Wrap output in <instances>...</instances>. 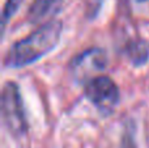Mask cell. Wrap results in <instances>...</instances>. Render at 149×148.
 I'll use <instances>...</instances> for the list:
<instances>
[{
	"mask_svg": "<svg viewBox=\"0 0 149 148\" xmlns=\"http://www.w3.org/2000/svg\"><path fill=\"white\" fill-rule=\"evenodd\" d=\"M62 30L63 25L60 21H47L8 50L4 57V66L8 68H20L37 62L56 47Z\"/></svg>",
	"mask_w": 149,
	"mask_h": 148,
	"instance_id": "1",
	"label": "cell"
},
{
	"mask_svg": "<svg viewBox=\"0 0 149 148\" xmlns=\"http://www.w3.org/2000/svg\"><path fill=\"white\" fill-rule=\"evenodd\" d=\"M1 117L5 127L12 135L22 136L28 131L24 102L18 85L7 81L1 91Z\"/></svg>",
	"mask_w": 149,
	"mask_h": 148,
	"instance_id": "2",
	"label": "cell"
},
{
	"mask_svg": "<svg viewBox=\"0 0 149 148\" xmlns=\"http://www.w3.org/2000/svg\"><path fill=\"white\" fill-rule=\"evenodd\" d=\"M85 96L101 112L110 113L119 102V88L111 77L100 75L88 80L85 84Z\"/></svg>",
	"mask_w": 149,
	"mask_h": 148,
	"instance_id": "3",
	"label": "cell"
},
{
	"mask_svg": "<svg viewBox=\"0 0 149 148\" xmlns=\"http://www.w3.org/2000/svg\"><path fill=\"white\" fill-rule=\"evenodd\" d=\"M107 59L106 52L102 49L92 47L86 51L77 55L71 62V70L77 76H84L90 71H101L106 67Z\"/></svg>",
	"mask_w": 149,
	"mask_h": 148,
	"instance_id": "4",
	"label": "cell"
},
{
	"mask_svg": "<svg viewBox=\"0 0 149 148\" xmlns=\"http://www.w3.org/2000/svg\"><path fill=\"white\" fill-rule=\"evenodd\" d=\"M64 0H34L28 12V20L33 24L45 22L59 13Z\"/></svg>",
	"mask_w": 149,
	"mask_h": 148,
	"instance_id": "5",
	"label": "cell"
},
{
	"mask_svg": "<svg viewBox=\"0 0 149 148\" xmlns=\"http://www.w3.org/2000/svg\"><path fill=\"white\" fill-rule=\"evenodd\" d=\"M126 55L134 66H141L148 60L149 51L143 41H131L126 46Z\"/></svg>",
	"mask_w": 149,
	"mask_h": 148,
	"instance_id": "6",
	"label": "cell"
},
{
	"mask_svg": "<svg viewBox=\"0 0 149 148\" xmlns=\"http://www.w3.org/2000/svg\"><path fill=\"white\" fill-rule=\"evenodd\" d=\"M22 0H7L4 4V8H3V26H5L8 24V21L13 17L16 12L18 10Z\"/></svg>",
	"mask_w": 149,
	"mask_h": 148,
	"instance_id": "7",
	"label": "cell"
}]
</instances>
